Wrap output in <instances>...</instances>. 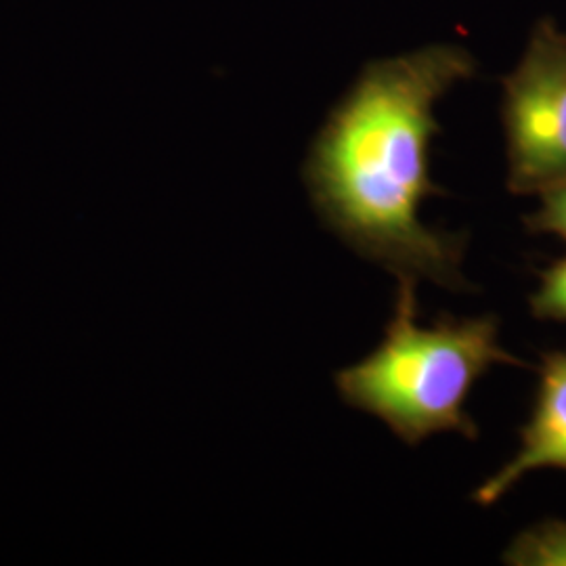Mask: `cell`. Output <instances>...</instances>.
<instances>
[{
	"label": "cell",
	"mask_w": 566,
	"mask_h": 566,
	"mask_svg": "<svg viewBox=\"0 0 566 566\" xmlns=\"http://www.w3.org/2000/svg\"><path fill=\"white\" fill-rule=\"evenodd\" d=\"M474 72V57L455 44L369 63L304 163L313 206L346 245L397 277L451 292L470 287L464 235L426 227L420 206L443 193L430 179V143L441 133L434 105Z\"/></svg>",
	"instance_id": "cell-1"
},
{
	"label": "cell",
	"mask_w": 566,
	"mask_h": 566,
	"mask_svg": "<svg viewBox=\"0 0 566 566\" xmlns=\"http://www.w3.org/2000/svg\"><path fill=\"white\" fill-rule=\"evenodd\" d=\"M413 277H399L395 315L385 340L364 361L336 374L344 403L382 420L407 446L437 432L474 441L476 422L465 413L470 390L493 365H525L500 346L493 315L441 317L418 325Z\"/></svg>",
	"instance_id": "cell-2"
},
{
	"label": "cell",
	"mask_w": 566,
	"mask_h": 566,
	"mask_svg": "<svg viewBox=\"0 0 566 566\" xmlns=\"http://www.w3.org/2000/svg\"><path fill=\"white\" fill-rule=\"evenodd\" d=\"M507 189L539 193L566 179V34L537 21L523 60L504 78Z\"/></svg>",
	"instance_id": "cell-3"
},
{
	"label": "cell",
	"mask_w": 566,
	"mask_h": 566,
	"mask_svg": "<svg viewBox=\"0 0 566 566\" xmlns=\"http://www.w3.org/2000/svg\"><path fill=\"white\" fill-rule=\"evenodd\" d=\"M544 468L566 472V350L544 355L533 411L521 428V449L474 491L472 500L491 506L526 474Z\"/></svg>",
	"instance_id": "cell-4"
},
{
	"label": "cell",
	"mask_w": 566,
	"mask_h": 566,
	"mask_svg": "<svg viewBox=\"0 0 566 566\" xmlns=\"http://www.w3.org/2000/svg\"><path fill=\"white\" fill-rule=\"evenodd\" d=\"M514 566H566V521H546L523 531L506 549Z\"/></svg>",
	"instance_id": "cell-5"
},
{
	"label": "cell",
	"mask_w": 566,
	"mask_h": 566,
	"mask_svg": "<svg viewBox=\"0 0 566 566\" xmlns=\"http://www.w3.org/2000/svg\"><path fill=\"white\" fill-rule=\"evenodd\" d=\"M528 304L535 319L566 324V259L539 273V287L528 298Z\"/></svg>",
	"instance_id": "cell-6"
},
{
	"label": "cell",
	"mask_w": 566,
	"mask_h": 566,
	"mask_svg": "<svg viewBox=\"0 0 566 566\" xmlns=\"http://www.w3.org/2000/svg\"><path fill=\"white\" fill-rule=\"evenodd\" d=\"M542 206L525 217V227L531 233H552L566 242V179L554 182L537 193Z\"/></svg>",
	"instance_id": "cell-7"
}]
</instances>
